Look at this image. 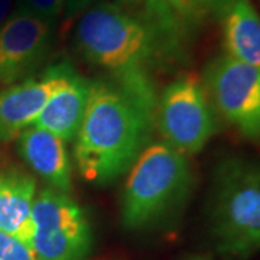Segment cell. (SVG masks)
Masks as SVG:
<instances>
[{
	"label": "cell",
	"instance_id": "obj_5",
	"mask_svg": "<svg viewBox=\"0 0 260 260\" xmlns=\"http://www.w3.org/2000/svg\"><path fill=\"white\" fill-rule=\"evenodd\" d=\"M32 221L30 246L38 260H83L91 249L88 218L70 194L42 189L34 201Z\"/></svg>",
	"mask_w": 260,
	"mask_h": 260
},
{
	"label": "cell",
	"instance_id": "obj_10",
	"mask_svg": "<svg viewBox=\"0 0 260 260\" xmlns=\"http://www.w3.org/2000/svg\"><path fill=\"white\" fill-rule=\"evenodd\" d=\"M19 153L49 188L64 194L71 192V160L64 140L48 130L28 126L19 135Z\"/></svg>",
	"mask_w": 260,
	"mask_h": 260
},
{
	"label": "cell",
	"instance_id": "obj_1",
	"mask_svg": "<svg viewBox=\"0 0 260 260\" xmlns=\"http://www.w3.org/2000/svg\"><path fill=\"white\" fill-rule=\"evenodd\" d=\"M75 44L88 62L106 70L113 83L155 114L158 95L152 71L184 56V37L132 2H100L84 10Z\"/></svg>",
	"mask_w": 260,
	"mask_h": 260
},
{
	"label": "cell",
	"instance_id": "obj_16",
	"mask_svg": "<svg viewBox=\"0 0 260 260\" xmlns=\"http://www.w3.org/2000/svg\"><path fill=\"white\" fill-rule=\"evenodd\" d=\"M0 260H38L34 249L18 237L0 232Z\"/></svg>",
	"mask_w": 260,
	"mask_h": 260
},
{
	"label": "cell",
	"instance_id": "obj_13",
	"mask_svg": "<svg viewBox=\"0 0 260 260\" xmlns=\"http://www.w3.org/2000/svg\"><path fill=\"white\" fill-rule=\"evenodd\" d=\"M220 15L227 55L260 68V16L250 0H232Z\"/></svg>",
	"mask_w": 260,
	"mask_h": 260
},
{
	"label": "cell",
	"instance_id": "obj_7",
	"mask_svg": "<svg viewBox=\"0 0 260 260\" xmlns=\"http://www.w3.org/2000/svg\"><path fill=\"white\" fill-rule=\"evenodd\" d=\"M204 88L210 102L242 135L260 143V68L232 56H218L207 65Z\"/></svg>",
	"mask_w": 260,
	"mask_h": 260
},
{
	"label": "cell",
	"instance_id": "obj_4",
	"mask_svg": "<svg viewBox=\"0 0 260 260\" xmlns=\"http://www.w3.org/2000/svg\"><path fill=\"white\" fill-rule=\"evenodd\" d=\"M192 186L186 155L153 143L133 164L121 197V221L130 230L162 221L185 204Z\"/></svg>",
	"mask_w": 260,
	"mask_h": 260
},
{
	"label": "cell",
	"instance_id": "obj_18",
	"mask_svg": "<svg viewBox=\"0 0 260 260\" xmlns=\"http://www.w3.org/2000/svg\"><path fill=\"white\" fill-rule=\"evenodd\" d=\"M13 13V0H0V28Z\"/></svg>",
	"mask_w": 260,
	"mask_h": 260
},
{
	"label": "cell",
	"instance_id": "obj_11",
	"mask_svg": "<svg viewBox=\"0 0 260 260\" xmlns=\"http://www.w3.org/2000/svg\"><path fill=\"white\" fill-rule=\"evenodd\" d=\"M35 197L37 181L30 174L19 168L0 171V232L12 234L29 246L34 237Z\"/></svg>",
	"mask_w": 260,
	"mask_h": 260
},
{
	"label": "cell",
	"instance_id": "obj_9",
	"mask_svg": "<svg viewBox=\"0 0 260 260\" xmlns=\"http://www.w3.org/2000/svg\"><path fill=\"white\" fill-rule=\"evenodd\" d=\"M77 73L68 62L51 65L38 78L0 90V143L9 142L30 126L52 95L62 90Z\"/></svg>",
	"mask_w": 260,
	"mask_h": 260
},
{
	"label": "cell",
	"instance_id": "obj_6",
	"mask_svg": "<svg viewBox=\"0 0 260 260\" xmlns=\"http://www.w3.org/2000/svg\"><path fill=\"white\" fill-rule=\"evenodd\" d=\"M158 126L165 143L184 155L201 152L217 130L204 84L194 74H182L158 99Z\"/></svg>",
	"mask_w": 260,
	"mask_h": 260
},
{
	"label": "cell",
	"instance_id": "obj_8",
	"mask_svg": "<svg viewBox=\"0 0 260 260\" xmlns=\"http://www.w3.org/2000/svg\"><path fill=\"white\" fill-rule=\"evenodd\" d=\"M55 23L16 9L0 28V85L23 81L51 49Z\"/></svg>",
	"mask_w": 260,
	"mask_h": 260
},
{
	"label": "cell",
	"instance_id": "obj_19",
	"mask_svg": "<svg viewBox=\"0 0 260 260\" xmlns=\"http://www.w3.org/2000/svg\"><path fill=\"white\" fill-rule=\"evenodd\" d=\"M191 260H204V259H191Z\"/></svg>",
	"mask_w": 260,
	"mask_h": 260
},
{
	"label": "cell",
	"instance_id": "obj_2",
	"mask_svg": "<svg viewBox=\"0 0 260 260\" xmlns=\"http://www.w3.org/2000/svg\"><path fill=\"white\" fill-rule=\"evenodd\" d=\"M156 114L113 81H93L83 123L75 136L80 175L109 185L133 167L148 142Z\"/></svg>",
	"mask_w": 260,
	"mask_h": 260
},
{
	"label": "cell",
	"instance_id": "obj_12",
	"mask_svg": "<svg viewBox=\"0 0 260 260\" xmlns=\"http://www.w3.org/2000/svg\"><path fill=\"white\" fill-rule=\"evenodd\" d=\"M91 88V80L75 73L71 81L49 99L30 126L48 130L65 143L74 140L83 123Z\"/></svg>",
	"mask_w": 260,
	"mask_h": 260
},
{
	"label": "cell",
	"instance_id": "obj_15",
	"mask_svg": "<svg viewBox=\"0 0 260 260\" xmlns=\"http://www.w3.org/2000/svg\"><path fill=\"white\" fill-rule=\"evenodd\" d=\"M88 2L90 0H20L18 9L56 23L58 18L64 12L85 6Z\"/></svg>",
	"mask_w": 260,
	"mask_h": 260
},
{
	"label": "cell",
	"instance_id": "obj_3",
	"mask_svg": "<svg viewBox=\"0 0 260 260\" xmlns=\"http://www.w3.org/2000/svg\"><path fill=\"white\" fill-rule=\"evenodd\" d=\"M210 223L221 256L244 260L260 251V160L234 156L215 169Z\"/></svg>",
	"mask_w": 260,
	"mask_h": 260
},
{
	"label": "cell",
	"instance_id": "obj_14",
	"mask_svg": "<svg viewBox=\"0 0 260 260\" xmlns=\"http://www.w3.org/2000/svg\"><path fill=\"white\" fill-rule=\"evenodd\" d=\"M146 10L150 16L160 22L165 28L178 35H185V25L194 15L189 0H129Z\"/></svg>",
	"mask_w": 260,
	"mask_h": 260
},
{
	"label": "cell",
	"instance_id": "obj_17",
	"mask_svg": "<svg viewBox=\"0 0 260 260\" xmlns=\"http://www.w3.org/2000/svg\"><path fill=\"white\" fill-rule=\"evenodd\" d=\"M232 0H189L194 9H204V10H220L223 9L225 5H229Z\"/></svg>",
	"mask_w": 260,
	"mask_h": 260
}]
</instances>
